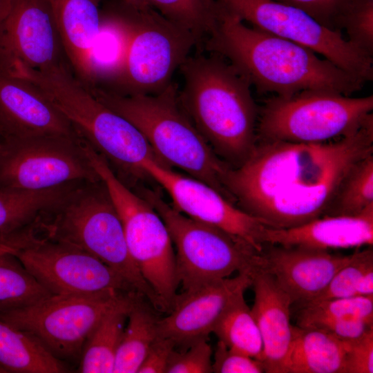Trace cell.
<instances>
[{"label": "cell", "instance_id": "1", "mask_svg": "<svg viewBox=\"0 0 373 373\" xmlns=\"http://www.w3.org/2000/svg\"><path fill=\"white\" fill-rule=\"evenodd\" d=\"M373 153V119L317 143L261 141L225 186L240 209L268 227L287 229L325 216L351 168Z\"/></svg>", "mask_w": 373, "mask_h": 373}, {"label": "cell", "instance_id": "2", "mask_svg": "<svg viewBox=\"0 0 373 373\" xmlns=\"http://www.w3.org/2000/svg\"><path fill=\"white\" fill-rule=\"evenodd\" d=\"M220 3L205 48L227 60L258 93L289 97L324 90L350 96L365 84L307 48L247 26Z\"/></svg>", "mask_w": 373, "mask_h": 373}, {"label": "cell", "instance_id": "3", "mask_svg": "<svg viewBox=\"0 0 373 373\" xmlns=\"http://www.w3.org/2000/svg\"><path fill=\"white\" fill-rule=\"evenodd\" d=\"M181 106L215 153L231 167L242 164L257 142L258 109L251 85L222 56H189L180 68Z\"/></svg>", "mask_w": 373, "mask_h": 373}, {"label": "cell", "instance_id": "4", "mask_svg": "<svg viewBox=\"0 0 373 373\" xmlns=\"http://www.w3.org/2000/svg\"><path fill=\"white\" fill-rule=\"evenodd\" d=\"M88 89L135 126L162 163L185 171L234 203L225 186L231 166L193 126L181 106L175 83L154 95H124L99 86Z\"/></svg>", "mask_w": 373, "mask_h": 373}, {"label": "cell", "instance_id": "5", "mask_svg": "<svg viewBox=\"0 0 373 373\" xmlns=\"http://www.w3.org/2000/svg\"><path fill=\"white\" fill-rule=\"evenodd\" d=\"M12 73L39 88L124 183L144 175L149 161H160L140 130L99 101L68 64L47 70L16 66Z\"/></svg>", "mask_w": 373, "mask_h": 373}, {"label": "cell", "instance_id": "6", "mask_svg": "<svg viewBox=\"0 0 373 373\" xmlns=\"http://www.w3.org/2000/svg\"><path fill=\"white\" fill-rule=\"evenodd\" d=\"M32 225L41 235L97 258L157 308L153 291L129 253L122 221L102 180L83 182Z\"/></svg>", "mask_w": 373, "mask_h": 373}, {"label": "cell", "instance_id": "7", "mask_svg": "<svg viewBox=\"0 0 373 373\" xmlns=\"http://www.w3.org/2000/svg\"><path fill=\"white\" fill-rule=\"evenodd\" d=\"M84 148L107 188L122 221L129 253L153 291L157 309L169 313L178 296L179 283L174 247L164 222L146 200L117 176L102 155L88 144Z\"/></svg>", "mask_w": 373, "mask_h": 373}, {"label": "cell", "instance_id": "8", "mask_svg": "<svg viewBox=\"0 0 373 373\" xmlns=\"http://www.w3.org/2000/svg\"><path fill=\"white\" fill-rule=\"evenodd\" d=\"M142 192L167 227L175 249L176 273L182 292L235 272L251 273L257 265L260 253L245 241L184 215L155 191Z\"/></svg>", "mask_w": 373, "mask_h": 373}, {"label": "cell", "instance_id": "9", "mask_svg": "<svg viewBox=\"0 0 373 373\" xmlns=\"http://www.w3.org/2000/svg\"><path fill=\"white\" fill-rule=\"evenodd\" d=\"M373 96L351 97L324 90L274 96L258 112L261 141L323 142L349 134L373 119Z\"/></svg>", "mask_w": 373, "mask_h": 373}, {"label": "cell", "instance_id": "10", "mask_svg": "<svg viewBox=\"0 0 373 373\" xmlns=\"http://www.w3.org/2000/svg\"><path fill=\"white\" fill-rule=\"evenodd\" d=\"M140 296L124 291L53 294L32 305L0 312V319L32 335L59 359H75L108 314L132 305Z\"/></svg>", "mask_w": 373, "mask_h": 373}, {"label": "cell", "instance_id": "11", "mask_svg": "<svg viewBox=\"0 0 373 373\" xmlns=\"http://www.w3.org/2000/svg\"><path fill=\"white\" fill-rule=\"evenodd\" d=\"M130 36L123 70L116 87L124 95H154L172 82L177 69L199 43L188 30L166 19L150 6L124 1Z\"/></svg>", "mask_w": 373, "mask_h": 373}, {"label": "cell", "instance_id": "12", "mask_svg": "<svg viewBox=\"0 0 373 373\" xmlns=\"http://www.w3.org/2000/svg\"><path fill=\"white\" fill-rule=\"evenodd\" d=\"M0 242L12 249V254L52 294L137 292L97 258L73 245L40 235L32 225L1 236Z\"/></svg>", "mask_w": 373, "mask_h": 373}, {"label": "cell", "instance_id": "13", "mask_svg": "<svg viewBox=\"0 0 373 373\" xmlns=\"http://www.w3.org/2000/svg\"><path fill=\"white\" fill-rule=\"evenodd\" d=\"M100 180L80 137L1 135L0 189L41 190Z\"/></svg>", "mask_w": 373, "mask_h": 373}, {"label": "cell", "instance_id": "14", "mask_svg": "<svg viewBox=\"0 0 373 373\" xmlns=\"http://www.w3.org/2000/svg\"><path fill=\"white\" fill-rule=\"evenodd\" d=\"M219 1L251 26L307 48L365 83L372 80V57L304 11L273 0Z\"/></svg>", "mask_w": 373, "mask_h": 373}, {"label": "cell", "instance_id": "15", "mask_svg": "<svg viewBox=\"0 0 373 373\" xmlns=\"http://www.w3.org/2000/svg\"><path fill=\"white\" fill-rule=\"evenodd\" d=\"M143 172L166 191L172 206L178 211L242 239L258 253L262 252L264 231L268 226L261 220L237 207L206 183L175 172L159 160L146 162Z\"/></svg>", "mask_w": 373, "mask_h": 373}, {"label": "cell", "instance_id": "16", "mask_svg": "<svg viewBox=\"0 0 373 373\" xmlns=\"http://www.w3.org/2000/svg\"><path fill=\"white\" fill-rule=\"evenodd\" d=\"M68 64L48 0H12L0 31V68L47 70Z\"/></svg>", "mask_w": 373, "mask_h": 373}, {"label": "cell", "instance_id": "17", "mask_svg": "<svg viewBox=\"0 0 373 373\" xmlns=\"http://www.w3.org/2000/svg\"><path fill=\"white\" fill-rule=\"evenodd\" d=\"M250 273H238L192 291L178 294L169 314L158 319L160 336L171 339L176 347L187 348L208 339L218 318L233 299L251 287Z\"/></svg>", "mask_w": 373, "mask_h": 373}, {"label": "cell", "instance_id": "18", "mask_svg": "<svg viewBox=\"0 0 373 373\" xmlns=\"http://www.w3.org/2000/svg\"><path fill=\"white\" fill-rule=\"evenodd\" d=\"M354 254L266 244L259 254L258 267L276 279L292 303L304 305L324 291Z\"/></svg>", "mask_w": 373, "mask_h": 373}, {"label": "cell", "instance_id": "19", "mask_svg": "<svg viewBox=\"0 0 373 373\" xmlns=\"http://www.w3.org/2000/svg\"><path fill=\"white\" fill-rule=\"evenodd\" d=\"M0 135L79 137L71 123L39 88L1 68Z\"/></svg>", "mask_w": 373, "mask_h": 373}, {"label": "cell", "instance_id": "20", "mask_svg": "<svg viewBox=\"0 0 373 373\" xmlns=\"http://www.w3.org/2000/svg\"><path fill=\"white\" fill-rule=\"evenodd\" d=\"M254 301L251 311L262 344L266 373H285L293 335L289 295L269 273L256 266L251 271Z\"/></svg>", "mask_w": 373, "mask_h": 373}, {"label": "cell", "instance_id": "21", "mask_svg": "<svg viewBox=\"0 0 373 373\" xmlns=\"http://www.w3.org/2000/svg\"><path fill=\"white\" fill-rule=\"evenodd\" d=\"M264 245L329 251L373 245V207L354 216H323L301 225L267 227Z\"/></svg>", "mask_w": 373, "mask_h": 373}, {"label": "cell", "instance_id": "22", "mask_svg": "<svg viewBox=\"0 0 373 373\" xmlns=\"http://www.w3.org/2000/svg\"><path fill=\"white\" fill-rule=\"evenodd\" d=\"M48 1L72 72L85 86H92L91 55L101 27L99 0Z\"/></svg>", "mask_w": 373, "mask_h": 373}, {"label": "cell", "instance_id": "23", "mask_svg": "<svg viewBox=\"0 0 373 373\" xmlns=\"http://www.w3.org/2000/svg\"><path fill=\"white\" fill-rule=\"evenodd\" d=\"M347 348L328 332L293 325L285 373H345Z\"/></svg>", "mask_w": 373, "mask_h": 373}, {"label": "cell", "instance_id": "24", "mask_svg": "<svg viewBox=\"0 0 373 373\" xmlns=\"http://www.w3.org/2000/svg\"><path fill=\"white\" fill-rule=\"evenodd\" d=\"M84 182L41 189H0V236L32 224Z\"/></svg>", "mask_w": 373, "mask_h": 373}, {"label": "cell", "instance_id": "25", "mask_svg": "<svg viewBox=\"0 0 373 373\" xmlns=\"http://www.w3.org/2000/svg\"><path fill=\"white\" fill-rule=\"evenodd\" d=\"M0 368L3 372L61 373L68 369L38 339L0 319Z\"/></svg>", "mask_w": 373, "mask_h": 373}, {"label": "cell", "instance_id": "26", "mask_svg": "<svg viewBox=\"0 0 373 373\" xmlns=\"http://www.w3.org/2000/svg\"><path fill=\"white\" fill-rule=\"evenodd\" d=\"M140 296L128 313L117 351L113 373H137L149 348L159 336L158 318Z\"/></svg>", "mask_w": 373, "mask_h": 373}, {"label": "cell", "instance_id": "27", "mask_svg": "<svg viewBox=\"0 0 373 373\" xmlns=\"http://www.w3.org/2000/svg\"><path fill=\"white\" fill-rule=\"evenodd\" d=\"M135 302L110 312L99 322L84 345L79 372L113 373L128 313Z\"/></svg>", "mask_w": 373, "mask_h": 373}, {"label": "cell", "instance_id": "28", "mask_svg": "<svg viewBox=\"0 0 373 373\" xmlns=\"http://www.w3.org/2000/svg\"><path fill=\"white\" fill-rule=\"evenodd\" d=\"M245 292L236 296L221 314L212 333L228 347L262 361L263 344Z\"/></svg>", "mask_w": 373, "mask_h": 373}, {"label": "cell", "instance_id": "29", "mask_svg": "<svg viewBox=\"0 0 373 373\" xmlns=\"http://www.w3.org/2000/svg\"><path fill=\"white\" fill-rule=\"evenodd\" d=\"M12 252L0 253V312L26 307L53 295Z\"/></svg>", "mask_w": 373, "mask_h": 373}, {"label": "cell", "instance_id": "30", "mask_svg": "<svg viewBox=\"0 0 373 373\" xmlns=\"http://www.w3.org/2000/svg\"><path fill=\"white\" fill-rule=\"evenodd\" d=\"M370 207H373V153L351 168L325 216H358Z\"/></svg>", "mask_w": 373, "mask_h": 373}, {"label": "cell", "instance_id": "31", "mask_svg": "<svg viewBox=\"0 0 373 373\" xmlns=\"http://www.w3.org/2000/svg\"><path fill=\"white\" fill-rule=\"evenodd\" d=\"M166 19L203 41L213 29L220 13L218 0H145Z\"/></svg>", "mask_w": 373, "mask_h": 373}, {"label": "cell", "instance_id": "32", "mask_svg": "<svg viewBox=\"0 0 373 373\" xmlns=\"http://www.w3.org/2000/svg\"><path fill=\"white\" fill-rule=\"evenodd\" d=\"M298 314L297 325L325 318H363L373 321V296H355L309 302L302 305Z\"/></svg>", "mask_w": 373, "mask_h": 373}, {"label": "cell", "instance_id": "33", "mask_svg": "<svg viewBox=\"0 0 373 373\" xmlns=\"http://www.w3.org/2000/svg\"><path fill=\"white\" fill-rule=\"evenodd\" d=\"M372 268V246L362 251H356L351 261L341 268L324 291L310 302L355 296L361 278Z\"/></svg>", "mask_w": 373, "mask_h": 373}, {"label": "cell", "instance_id": "34", "mask_svg": "<svg viewBox=\"0 0 373 373\" xmlns=\"http://www.w3.org/2000/svg\"><path fill=\"white\" fill-rule=\"evenodd\" d=\"M348 41L372 57L373 0H352L341 23Z\"/></svg>", "mask_w": 373, "mask_h": 373}, {"label": "cell", "instance_id": "35", "mask_svg": "<svg viewBox=\"0 0 373 373\" xmlns=\"http://www.w3.org/2000/svg\"><path fill=\"white\" fill-rule=\"evenodd\" d=\"M212 355L208 339L199 340L184 350H175L166 373H211Z\"/></svg>", "mask_w": 373, "mask_h": 373}, {"label": "cell", "instance_id": "36", "mask_svg": "<svg viewBox=\"0 0 373 373\" xmlns=\"http://www.w3.org/2000/svg\"><path fill=\"white\" fill-rule=\"evenodd\" d=\"M297 8L325 27L340 31L342 18L352 0H273Z\"/></svg>", "mask_w": 373, "mask_h": 373}, {"label": "cell", "instance_id": "37", "mask_svg": "<svg viewBox=\"0 0 373 373\" xmlns=\"http://www.w3.org/2000/svg\"><path fill=\"white\" fill-rule=\"evenodd\" d=\"M212 368L215 373L265 372L261 361L231 350L220 341L213 353Z\"/></svg>", "mask_w": 373, "mask_h": 373}, {"label": "cell", "instance_id": "38", "mask_svg": "<svg viewBox=\"0 0 373 373\" xmlns=\"http://www.w3.org/2000/svg\"><path fill=\"white\" fill-rule=\"evenodd\" d=\"M302 327L318 329L342 341H348L358 338L373 329V321L363 318H325L313 321Z\"/></svg>", "mask_w": 373, "mask_h": 373}, {"label": "cell", "instance_id": "39", "mask_svg": "<svg viewBox=\"0 0 373 373\" xmlns=\"http://www.w3.org/2000/svg\"><path fill=\"white\" fill-rule=\"evenodd\" d=\"M347 343L345 373H372L373 329Z\"/></svg>", "mask_w": 373, "mask_h": 373}, {"label": "cell", "instance_id": "40", "mask_svg": "<svg viewBox=\"0 0 373 373\" xmlns=\"http://www.w3.org/2000/svg\"><path fill=\"white\" fill-rule=\"evenodd\" d=\"M175 350L170 338L158 336L149 348L137 373H166L170 357Z\"/></svg>", "mask_w": 373, "mask_h": 373}, {"label": "cell", "instance_id": "41", "mask_svg": "<svg viewBox=\"0 0 373 373\" xmlns=\"http://www.w3.org/2000/svg\"><path fill=\"white\" fill-rule=\"evenodd\" d=\"M356 296H373V268L366 271L361 278L356 287Z\"/></svg>", "mask_w": 373, "mask_h": 373}, {"label": "cell", "instance_id": "42", "mask_svg": "<svg viewBox=\"0 0 373 373\" xmlns=\"http://www.w3.org/2000/svg\"><path fill=\"white\" fill-rule=\"evenodd\" d=\"M12 0H0V31L8 16Z\"/></svg>", "mask_w": 373, "mask_h": 373}, {"label": "cell", "instance_id": "43", "mask_svg": "<svg viewBox=\"0 0 373 373\" xmlns=\"http://www.w3.org/2000/svg\"><path fill=\"white\" fill-rule=\"evenodd\" d=\"M132 4H134L137 6H149L145 0H125Z\"/></svg>", "mask_w": 373, "mask_h": 373}, {"label": "cell", "instance_id": "44", "mask_svg": "<svg viewBox=\"0 0 373 373\" xmlns=\"http://www.w3.org/2000/svg\"><path fill=\"white\" fill-rule=\"evenodd\" d=\"M6 251H13L10 247L6 246V245L1 243L0 246V253Z\"/></svg>", "mask_w": 373, "mask_h": 373}, {"label": "cell", "instance_id": "45", "mask_svg": "<svg viewBox=\"0 0 373 373\" xmlns=\"http://www.w3.org/2000/svg\"><path fill=\"white\" fill-rule=\"evenodd\" d=\"M1 135H0V140H1Z\"/></svg>", "mask_w": 373, "mask_h": 373}, {"label": "cell", "instance_id": "46", "mask_svg": "<svg viewBox=\"0 0 373 373\" xmlns=\"http://www.w3.org/2000/svg\"><path fill=\"white\" fill-rule=\"evenodd\" d=\"M1 245V243L0 242V246Z\"/></svg>", "mask_w": 373, "mask_h": 373}]
</instances>
